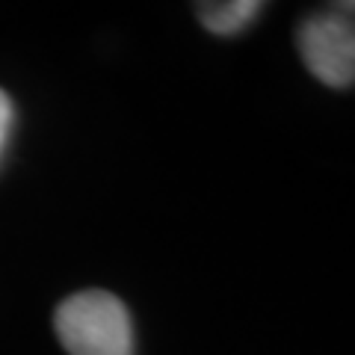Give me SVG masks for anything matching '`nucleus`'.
<instances>
[{
    "instance_id": "obj_1",
    "label": "nucleus",
    "mask_w": 355,
    "mask_h": 355,
    "mask_svg": "<svg viewBox=\"0 0 355 355\" xmlns=\"http://www.w3.org/2000/svg\"><path fill=\"white\" fill-rule=\"evenodd\" d=\"M57 335L69 355H133L128 308L107 291H83L57 308Z\"/></svg>"
},
{
    "instance_id": "obj_2",
    "label": "nucleus",
    "mask_w": 355,
    "mask_h": 355,
    "mask_svg": "<svg viewBox=\"0 0 355 355\" xmlns=\"http://www.w3.org/2000/svg\"><path fill=\"white\" fill-rule=\"evenodd\" d=\"M296 48L305 69L329 89L355 83V3H335L302 18Z\"/></svg>"
},
{
    "instance_id": "obj_3",
    "label": "nucleus",
    "mask_w": 355,
    "mask_h": 355,
    "mask_svg": "<svg viewBox=\"0 0 355 355\" xmlns=\"http://www.w3.org/2000/svg\"><path fill=\"white\" fill-rule=\"evenodd\" d=\"M198 21L214 33V36H237L254 18L263 12L261 0H219V3H198Z\"/></svg>"
},
{
    "instance_id": "obj_4",
    "label": "nucleus",
    "mask_w": 355,
    "mask_h": 355,
    "mask_svg": "<svg viewBox=\"0 0 355 355\" xmlns=\"http://www.w3.org/2000/svg\"><path fill=\"white\" fill-rule=\"evenodd\" d=\"M9 128H12V101H9L6 92L0 89V151H3V146H6Z\"/></svg>"
}]
</instances>
